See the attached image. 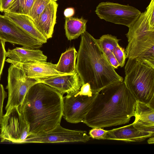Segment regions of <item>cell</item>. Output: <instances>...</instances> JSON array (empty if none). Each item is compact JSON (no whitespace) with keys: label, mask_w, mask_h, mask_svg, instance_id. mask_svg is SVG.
Returning a JSON list of instances; mask_svg holds the SVG:
<instances>
[{"label":"cell","mask_w":154,"mask_h":154,"mask_svg":"<svg viewBox=\"0 0 154 154\" xmlns=\"http://www.w3.org/2000/svg\"><path fill=\"white\" fill-rule=\"evenodd\" d=\"M79 92L82 95L91 97L92 95L94 92L92 91L90 85L86 83L83 85L81 87Z\"/></svg>","instance_id":"28"},{"label":"cell","mask_w":154,"mask_h":154,"mask_svg":"<svg viewBox=\"0 0 154 154\" xmlns=\"http://www.w3.org/2000/svg\"><path fill=\"white\" fill-rule=\"evenodd\" d=\"M95 12L101 19L128 27L136 21L141 13L132 6L109 2L100 3Z\"/></svg>","instance_id":"8"},{"label":"cell","mask_w":154,"mask_h":154,"mask_svg":"<svg viewBox=\"0 0 154 154\" xmlns=\"http://www.w3.org/2000/svg\"><path fill=\"white\" fill-rule=\"evenodd\" d=\"M120 40L115 36L107 34L97 39L99 44L106 57L113 54L115 48L119 44Z\"/></svg>","instance_id":"22"},{"label":"cell","mask_w":154,"mask_h":154,"mask_svg":"<svg viewBox=\"0 0 154 154\" xmlns=\"http://www.w3.org/2000/svg\"><path fill=\"white\" fill-rule=\"evenodd\" d=\"M55 2H56L58 0H53Z\"/></svg>","instance_id":"33"},{"label":"cell","mask_w":154,"mask_h":154,"mask_svg":"<svg viewBox=\"0 0 154 154\" xmlns=\"http://www.w3.org/2000/svg\"><path fill=\"white\" fill-rule=\"evenodd\" d=\"M109 131L106 130L102 128H94L91 130L89 134L91 137L97 140H105Z\"/></svg>","instance_id":"25"},{"label":"cell","mask_w":154,"mask_h":154,"mask_svg":"<svg viewBox=\"0 0 154 154\" xmlns=\"http://www.w3.org/2000/svg\"><path fill=\"white\" fill-rule=\"evenodd\" d=\"M64 29L68 39L71 40L77 38L86 31L87 20L83 19L66 17Z\"/></svg>","instance_id":"20"},{"label":"cell","mask_w":154,"mask_h":154,"mask_svg":"<svg viewBox=\"0 0 154 154\" xmlns=\"http://www.w3.org/2000/svg\"><path fill=\"white\" fill-rule=\"evenodd\" d=\"M63 97L58 91L42 82L29 88L19 106L29 125V136L48 132L60 124Z\"/></svg>","instance_id":"1"},{"label":"cell","mask_w":154,"mask_h":154,"mask_svg":"<svg viewBox=\"0 0 154 154\" xmlns=\"http://www.w3.org/2000/svg\"><path fill=\"white\" fill-rule=\"evenodd\" d=\"M52 0H35L28 16L33 22L36 20Z\"/></svg>","instance_id":"23"},{"label":"cell","mask_w":154,"mask_h":154,"mask_svg":"<svg viewBox=\"0 0 154 154\" xmlns=\"http://www.w3.org/2000/svg\"><path fill=\"white\" fill-rule=\"evenodd\" d=\"M77 52L74 47L70 48L62 54L58 63L56 70L60 72L69 74L76 71V60Z\"/></svg>","instance_id":"19"},{"label":"cell","mask_w":154,"mask_h":154,"mask_svg":"<svg viewBox=\"0 0 154 154\" xmlns=\"http://www.w3.org/2000/svg\"><path fill=\"white\" fill-rule=\"evenodd\" d=\"M0 39L30 49H38L43 45L5 15L1 14Z\"/></svg>","instance_id":"10"},{"label":"cell","mask_w":154,"mask_h":154,"mask_svg":"<svg viewBox=\"0 0 154 154\" xmlns=\"http://www.w3.org/2000/svg\"><path fill=\"white\" fill-rule=\"evenodd\" d=\"M6 61H11L20 63L33 62H46L47 57L39 50L27 48L23 47L8 49Z\"/></svg>","instance_id":"17"},{"label":"cell","mask_w":154,"mask_h":154,"mask_svg":"<svg viewBox=\"0 0 154 154\" xmlns=\"http://www.w3.org/2000/svg\"><path fill=\"white\" fill-rule=\"evenodd\" d=\"M8 71L7 88L8 98L6 110L20 105L29 88L38 82L35 79L27 77L22 69L12 64H11Z\"/></svg>","instance_id":"7"},{"label":"cell","mask_w":154,"mask_h":154,"mask_svg":"<svg viewBox=\"0 0 154 154\" xmlns=\"http://www.w3.org/2000/svg\"><path fill=\"white\" fill-rule=\"evenodd\" d=\"M113 53L118 61L119 66L123 67L125 65L126 59L124 49L118 44L115 48Z\"/></svg>","instance_id":"24"},{"label":"cell","mask_w":154,"mask_h":154,"mask_svg":"<svg viewBox=\"0 0 154 154\" xmlns=\"http://www.w3.org/2000/svg\"><path fill=\"white\" fill-rule=\"evenodd\" d=\"M4 14L43 44L47 42V39L38 30L33 21L28 15L9 13H4Z\"/></svg>","instance_id":"18"},{"label":"cell","mask_w":154,"mask_h":154,"mask_svg":"<svg viewBox=\"0 0 154 154\" xmlns=\"http://www.w3.org/2000/svg\"><path fill=\"white\" fill-rule=\"evenodd\" d=\"M35 0H13L4 13L28 15Z\"/></svg>","instance_id":"21"},{"label":"cell","mask_w":154,"mask_h":154,"mask_svg":"<svg viewBox=\"0 0 154 154\" xmlns=\"http://www.w3.org/2000/svg\"><path fill=\"white\" fill-rule=\"evenodd\" d=\"M7 97V93L5 91L3 85L0 84V128L2 119L3 115V107L4 100Z\"/></svg>","instance_id":"27"},{"label":"cell","mask_w":154,"mask_h":154,"mask_svg":"<svg viewBox=\"0 0 154 154\" xmlns=\"http://www.w3.org/2000/svg\"><path fill=\"white\" fill-rule=\"evenodd\" d=\"M7 62L22 69L27 77L36 80L66 74L58 71L56 69V64L50 62L37 61L20 63L11 61Z\"/></svg>","instance_id":"13"},{"label":"cell","mask_w":154,"mask_h":154,"mask_svg":"<svg viewBox=\"0 0 154 154\" xmlns=\"http://www.w3.org/2000/svg\"><path fill=\"white\" fill-rule=\"evenodd\" d=\"M13 0H0V11L5 12L9 7Z\"/></svg>","instance_id":"29"},{"label":"cell","mask_w":154,"mask_h":154,"mask_svg":"<svg viewBox=\"0 0 154 154\" xmlns=\"http://www.w3.org/2000/svg\"><path fill=\"white\" fill-rule=\"evenodd\" d=\"M129 28L126 58L135 59L154 68V23L145 11Z\"/></svg>","instance_id":"4"},{"label":"cell","mask_w":154,"mask_h":154,"mask_svg":"<svg viewBox=\"0 0 154 154\" xmlns=\"http://www.w3.org/2000/svg\"><path fill=\"white\" fill-rule=\"evenodd\" d=\"M56 90L63 95L79 90L82 85L76 71L71 74L57 75L36 79Z\"/></svg>","instance_id":"12"},{"label":"cell","mask_w":154,"mask_h":154,"mask_svg":"<svg viewBox=\"0 0 154 154\" xmlns=\"http://www.w3.org/2000/svg\"><path fill=\"white\" fill-rule=\"evenodd\" d=\"M149 138L147 140L148 143L149 144H153L154 143V136L151 137Z\"/></svg>","instance_id":"32"},{"label":"cell","mask_w":154,"mask_h":154,"mask_svg":"<svg viewBox=\"0 0 154 154\" xmlns=\"http://www.w3.org/2000/svg\"><path fill=\"white\" fill-rule=\"evenodd\" d=\"M98 93L94 92L91 96L89 97L81 94L79 90L63 97V116L65 119L72 123L82 122Z\"/></svg>","instance_id":"9"},{"label":"cell","mask_w":154,"mask_h":154,"mask_svg":"<svg viewBox=\"0 0 154 154\" xmlns=\"http://www.w3.org/2000/svg\"><path fill=\"white\" fill-rule=\"evenodd\" d=\"M74 14V10L72 8H68L65 9L64 14L66 17H71Z\"/></svg>","instance_id":"31"},{"label":"cell","mask_w":154,"mask_h":154,"mask_svg":"<svg viewBox=\"0 0 154 154\" xmlns=\"http://www.w3.org/2000/svg\"><path fill=\"white\" fill-rule=\"evenodd\" d=\"M5 42L4 41L0 39V79L6 57V51L5 47Z\"/></svg>","instance_id":"26"},{"label":"cell","mask_w":154,"mask_h":154,"mask_svg":"<svg viewBox=\"0 0 154 154\" xmlns=\"http://www.w3.org/2000/svg\"><path fill=\"white\" fill-rule=\"evenodd\" d=\"M106 58L109 64L115 69H117L119 66V64L113 54L110 55Z\"/></svg>","instance_id":"30"},{"label":"cell","mask_w":154,"mask_h":154,"mask_svg":"<svg viewBox=\"0 0 154 154\" xmlns=\"http://www.w3.org/2000/svg\"><path fill=\"white\" fill-rule=\"evenodd\" d=\"M90 137L86 131L66 129L59 124L48 132L28 136L23 143H86Z\"/></svg>","instance_id":"11"},{"label":"cell","mask_w":154,"mask_h":154,"mask_svg":"<svg viewBox=\"0 0 154 154\" xmlns=\"http://www.w3.org/2000/svg\"><path fill=\"white\" fill-rule=\"evenodd\" d=\"M124 82L135 100L154 106V68L128 58Z\"/></svg>","instance_id":"5"},{"label":"cell","mask_w":154,"mask_h":154,"mask_svg":"<svg viewBox=\"0 0 154 154\" xmlns=\"http://www.w3.org/2000/svg\"><path fill=\"white\" fill-rule=\"evenodd\" d=\"M75 70L82 85L88 83L93 92L124 81L109 64L97 39L85 31L81 34Z\"/></svg>","instance_id":"3"},{"label":"cell","mask_w":154,"mask_h":154,"mask_svg":"<svg viewBox=\"0 0 154 154\" xmlns=\"http://www.w3.org/2000/svg\"><path fill=\"white\" fill-rule=\"evenodd\" d=\"M136 102L123 81L112 84L98 93L82 122L92 128L128 123L134 116Z\"/></svg>","instance_id":"2"},{"label":"cell","mask_w":154,"mask_h":154,"mask_svg":"<svg viewBox=\"0 0 154 154\" xmlns=\"http://www.w3.org/2000/svg\"><path fill=\"white\" fill-rule=\"evenodd\" d=\"M153 136L135 128L132 123L109 131L105 140L124 141L127 142H141Z\"/></svg>","instance_id":"16"},{"label":"cell","mask_w":154,"mask_h":154,"mask_svg":"<svg viewBox=\"0 0 154 154\" xmlns=\"http://www.w3.org/2000/svg\"><path fill=\"white\" fill-rule=\"evenodd\" d=\"M58 5L52 0L38 19L33 22L40 32L47 39L52 36Z\"/></svg>","instance_id":"15"},{"label":"cell","mask_w":154,"mask_h":154,"mask_svg":"<svg viewBox=\"0 0 154 154\" xmlns=\"http://www.w3.org/2000/svg\"><path fill=\"white\" fill-rule=\"evenodd\" d=\"M0 129L1 142L22 143L29 136L30 127L19 106H15L6 110Z\"/></svg>","instance_id":"6"},{"label":"cell","mask_w":154,"mask_h":154,"mask_svg":"<svg viewBox=\"0 0 154 154\" xmlns=\"http://www.w3.org/2000/svg\"><path fill=\"white\" fill-rule=\"evenodd\" d=\"M135 120L132 123L139 131L154 135V106L136 101Z\"/></svg>","instance_id":"14"}]
</instances>
